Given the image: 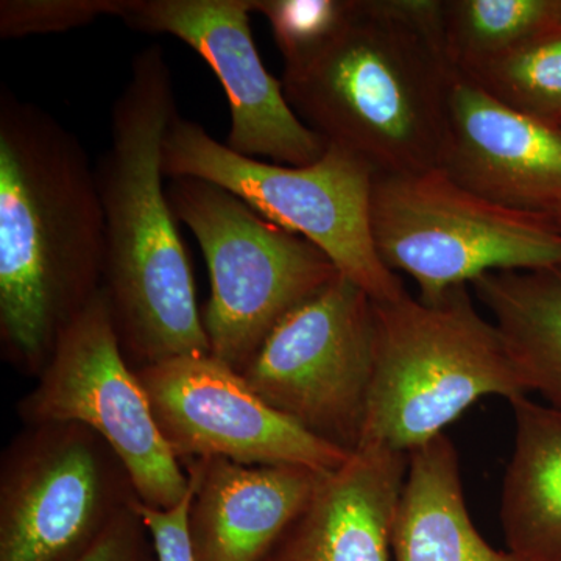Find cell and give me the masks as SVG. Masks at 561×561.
<instances>
[{
  "instance_id": "6da1fadb",
  "label": "cell",
  "mask_w": 561,
  "mask_h": 561,
  "mask_svg": "<svg viewBox=\"0 0 561 561\" xmlns=\"http://www.w3.org/2000/svg\"><path fill=\"white\" fill-rule=\"evenodd\" d=\"M105 220L79 138L0 91V348L38 378L62 332L102 289Z\"/></svg>"
},
{
  "instance_id": "7a4b0ae2",
  "label": "cell",
  "mask_w": 561,
  "mask_h": 561,
  "mask_svg": "<svg viewBox=\"0 0 561 561\" xmlns=\"http://www.w3.org/2000/svg\"><path fill=\"white\" fill-rule=\"evenodd\" d=\"M179 116L161 47L140 50L114 103L111 144L98 173L105 261L102 291L122 353L135 370L210 354L194 275L162 169V146Z\"/></svg>"
},
{
  "instance_id": "3957f363",
  "label": "cell",
  "mask_w": 561,
  "mask_h": 561,
  "mask_svg": "<svg viewBox=\"0 0 561 561\" xmlns=\"http://www.w3.org/2000/svg\"><path fill=\"white\" fill-rule=\"evenodd\" d=\"M459 73L443 36V0H359L330 46L284 70L287 102L331 146L376 175L440 169Z\"/></svg>"
},
{
  "instance_id": "277c9868",
  "label": "cell",
  "mask_w": 561,
  "mask_h": 561,
  "mask_svg": "<svg viewBox=\"0 0 561 561\" xmlns=\"http://www.w3.org/2000/svg\"><path fill=\"white\" fill-rule=\"evenodd\" d=\"M375 371L359 449L409 456L481 398L529 394L496 324L476 308L470 286L432 302L409 294L375 301Z\"/></svg>"
},
{
  "instance_id": "5b68a950",
  "label": "cell",
  "mask_w": 561,
  "mask_h": 561,
  "mask_svg": "<svg viewBox=\"0 0 561 561\" xmlns=\"http://www.w3.org/2000/svg\"><path fill=\"white\" fill-rule=\"evenodd\" d=\"M162 169L171 180L201 179L230 191L264 219L313 243L373 301L408 294L373 238L376 173L348 150L328 144L312 164H275L242 157L197 122L176 116L162 146Z\"/></svg>"
},
{
  "instance_id": "8992f818",
  "label": "cell",
  "mask_w": 561,
  "mask_h": 561,
  "mask_svg": "<svg viewBox=\"0 0 561 561\" xmlns=\"http://www.w3.org/2000/svg\"><path fill=\"white\" fill-rule=\"evenodd\" d=\"M169 202L197 239L210 279L202 313L210 354L242 373L280 320L339 275L330 257L230 191L172 179Z\"/></svg>"
},
{
  "instance_id": "52a82bcc",
  "label": "cell",
  "mask_w": 561,
  "mask_h": 561,
  "mask_svg": "<svg viewBox=\"0 0 561 561\" xmlns=\"http://www.w3.org/2000/svg\"><path fill=\"white\" fill-rule=\"evenodd\" d=\"M371 230L383 264L408 273L426 302L485 273L561 262L556 221L486 201L442 169L375 175Z\"/></svg>"
},
{
  "instance_id": "ba28073f",
  "label": "cell",
  "mask_w": 561,
  "mask_h": 561,
  "mask_svg": "<svg viewBox=\"0 0 561 561\" xmlns=\"http://www.w3.org/2000/svg\"><path fill=\"white\" fill-rule=\"evenodd\" d=\"M375 301L339 273L279 321L241 373L302 430L359 449L375 371Z\"/></svg>"
},
{
  "instance_id": "9c48e42d",
  "label": "cell",
  "mask_w": 561,
  "mask_h": 561,
  "mask_svg": "<svg viewBox=\"0 0 561 561\" xmlns=\"http://www.w3.org/2000/svg\"><path fill=\"white\" fill-rule=\"evenodd\" d=\"M0 459V561H51L139 500L127 465L80 423L24 424Z\"/></svg>"
},
{
  "instance_id": "30bf717a",
  "label": "cell",
  "mask_w": 561,
  "mask_h": 561,
  "mask_svg": "<svg viewBox=\"0 0 561 561\" xmlns=\"http://www.w3.org/2000/svg\"><path fill=\"white\" fill-rule=\"evenodd\" d=\"M35 387L20 402L24 424L80 423L127 465L139 500L172 508L190 476L162 438L146 390L122 353L103 291L62 332Z\"/></svg>"
},
{
  "instance_id": "8fae6325",
  "label": "cell",
  "mask_w": 561,
  "mask_h": 561,
  "mask_svg": "<svg viewBox=\"0 0 561 561\" xmlns=\"http://www.w3.org/2000/svg\"><path fill=\"white\" fill-rule=\"evenodd\" d=\"M135 371L158 430L180 461L220 457L334 471L353 456L275 411L241 373L213 354L173 357Z\"/></svg>"
},
{
  "instance_id": "7c38bea8",
  "label": "cell",
  "mask_w": 561,
  "mask_h": 561,
  "mask_svg": "<svg viewBox=\"0 0 561 561\" xmlns=\"http://www.w3.org/2000/svg\"><path fill=\"white\" fill-rule=\"evenodd\" d=\"M250 14L251 0H116L114 10L136 31L175 36L208 62L230 105L228 149L275 164H312L328 142L295 114L283 83L265 69Z\"/></svg>"
},
{
  "instance_id": "4fadbf2b",
  "label": "cell",
  "mask_w": 561,
  "mask_h": 561,
  "mask_svg": "<svg viewBox=\"0 0 561 561\" xmlns=\"http://www.w3.org/2000/svg\"><path fill=\"white\" fill-rule=\"evenodd\" d=\"M486 201L561 219V127L502 105L457 77L440 165Z\"/></svg>"
},
{
  "instance_id": "5bb4252c",
  "label": "cell",
  "mask_w": 561,
  "mask_h": 561,
  "mask_svg": "<svg viewBox=\"0 0 561 561\" xmlns=\"http://www.w3.org/2000/svg\"><path fill=\"white\" fill-rule=\"evenodd\" d=\"M181 465L192 485L187 529L195 561H262L331 472L220 457Z\"/></svg>"
},
{
  "instance_id": "9a60e30c",
  "label": "cell",
  "mask_w": 561,
  "mask_h": 561,
  "mask_svg": "<svg viewBox=\"0 0 561 561\" xmlns=\"http://www.w3.org/2000/svg\"><path fill=\"white\" fill-rule=\"evenodd\" d=\"M405 454L362 448L328 472L262 561H390Z\"/></svg>"
},
{
  "instance_id": "2e32d148",
  "label": "cell",
  "mask_w": 561,
  "mask_h": 561,
  "mask_svg": "<svg viewBox=\"0 0 561 561\" xmlns=\"http://www.w3.org/2000/svg\"><path fill=\"white\" fill-rule=\"evenodd\" d=\"M393 529L394 561H524L497 551L476 529L456 446L445 434L409 454Z\"/></svg>"
},
{
  "instance_id": "e0dca14e",
  "label": "cell",
  "mask_w": 561,
  "mask_h": 561,
  "mask_svg": "<svg viewBox=\"0 0 561 561\" xmlns=\"http://www.w3.org/2000/svg\"><path fill=\"white\" fill-rule=\"evenodd\" d=\"M511 404L515 446L501 496L505 542L524 561H561V411L529 397Z\"/></svg>"
},
{
  "instance_id": "ac0fdd59",
  "label": "cell",
  "mask_w": 561,
  "mask_h": 561,
  "mask_svg": "<svg viewBox=\"0 0 561 561\" xmlns=\"http://www.w3.org/2000/svg\"><path fill=\"white\" fill-rule=\"evenodd\" d=\"M489 311L527 390L561 411V262L490 272L470 284Z\"/></svg>"
},
{
  "instance_id": "d6986e66",
  "label": "cell",
  "mask_w": 561,
  "mask_h": 561,
  "mask_svg": "<svg viewBox=\"0 0 561 561\" xmlns=\"http://www.w3.org/2000/svg\"><path fill=\"white\" fill-rule=\"evenodd\" d=\"M561 25V0H443V36L459 76Z\"/></svg>"
},
{
  "instance_id": "ffe728a7",
  "label": "cell",
  "mask_w": 561,
  "mask_h": 561,
  "mask_svg": "<svg viewBox=\"0 0 561 561\" xmlns=\"http://www.w3.org/2000/svg\"><path fill=\"white\" fill-rule=\"evenodd\" d=\"M460 77L502 105L561 127V25L515 44Z\"/></svg>"
},
{
  "instance_id": "44dd1931",
  "label": "cell",
  "mask_w": 561,
  "mask_h": 561,
  "mask_svg": "<svg viewBox=\"0 0 561 561\" xmlns=\"http://www.w3.org/2000/svg\"><path fill=\"white\" fill-rule=\"evenodd\" d=\"M359 0H251V13L271 25L284 70L312 60L337 38L356 14Z\"/></svg>"
},
{
  "instance_id": "7402d4cb",
  "label": "cell",
  "mask_w": 561,
  "mask_h": 561,
  "mask_svg": "<svg viewBox=\"0 0 561 561\" xmlns=\"http://www.w3.org/2000/svg\"><path fill=\"white\" fill-rule=\"evenodd\" d=\"M116 0H2L3 39L62 33L83 27L101 16H114Z\"/></svg>"
},
{
  "instance_id": "603a6c76",
  "label": "cell",
  "mask_w": 561,
  "mask_h": 561,
  "mask_svg": "<svg viewBox=\"0 0 561 561\" xmlns=\"http://www.w3.org/2000/svg\"><path fill=\"white\" fill-rule=\"evenodd\" d=\"M136 502L94 540L51 561H160Z\"/></svg>"
},
{
  "instance_id": "cb8c5ba5",
  "label": "cell",
  "mask_w": 561,
  "mask_h": 561,
  "mask_svg": "<svg viewBox=\"0 0 561 561\" xmlns=\"http://www.w3.org/2000/svg\"><path fill=\"white\" fill-rule=\"evenodd\" d=\"M192 485L184 500L172 508H157L136 502V511L149 527L160 561H195L187 529Z\"/></svg>"
},
{
  "instance_id": "d4e9b609",
  "label": "cell",
  "mask_w": 561,
  "mask_h": 561,
  "mask_svg": "<svg viewBox=\"0 0 561 561\" xmlns=\"http://www.w3.org/2000/svg\"><path fill=\"white\" fill-rule=\"evenodd\" d=\"M557 225H559L560 230H561V219L559 221H557Z\"/></svg>"
}]
</instances>
